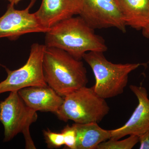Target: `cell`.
Masks as SVG:
<instances>
[{
    "label": "cell",
    "instance_id": "cell-1",
    "mask_svg": "<svg viewBox=\"0 0 149 149\" xmlns=\"http://www.w3.org/2000/svg\"><path fill=\"white\" fill-rule=\"evenodd\" d=\"M45 34L46 47L63 50L78 60L88 52H104L107 50L103 37L96 34L95 29L80 15L60 22Z\"/></svg>",
    "mask_w": 149,
    "mask_h": 149
},
{
    "label": "cell",
    "instance_id": "cell-2",
    "mask_svg": "<svg viewBox=\"0 0 149 149\" xmlns=\"http://www.w3.org/2000/svg\"><path fill=\"white\" fill-rule=\"evenodd\" d=\"M43 68L48 86L63 97L86 86L88 82L83 62L58 48L45 46Z\"/></svg>",
    "mask_w": 149,
    "mask_h": 149
},
{
    "label": "cell",
    "instance_id": "cell-3",
    "mask_svg": "<svg viewBox=\"0 0 149 149\" xmlns=\"http://www.w3.org/2000/svg\"><path fill=\"white\" fill-rule=\"evenodd\" d=\"M104 52H90L83 59L91 67L95 83L92 87L102 98H111L121 95L128 84L130 72L138 68L140 63H113L109 61Z\"/></svg>",
    "mask_w": 149,
    "mask_h": 149
},
{
    "label": "cell",
    "instance_id": "cell-4",
    "mask_svg": "<svg viewBox=\"0 0 149 149\" xmlns=\"http://www.w3.org/2000/svg\"><path fill=\"white\" fill-rule=\"evenodd\" d=\"M110 108L105 99L99 96L92 87H82L63 97L55 114L61 120L74 123H99L108 114Z\"/></svg>",
    "mask_w": 149,
    "mask_h": 149
},
{
    "label": "cell",
    "instance_id": "cell-5",
    "mask_svg": "<svg viewBox=\"0 0 149 149\" xmlns=\"http://www.w3.org/2000/svg\"><path fill=\"white\" fill-rule=\"evenodd\" d=\"M37 111L25 104L18 91L11 92L0 102V121L4 129V142H8L19 133H23L27 149H36L29 128L37 120Z\"/></svg>",
    "mask_w": 149,
    "mask_h": 149
},
{
    "label": "cell",
    "instance_id": "cell-6",
    "mask_svg": "<svg viewBox=\"0 0 149 149\" xmlns=\"http://www.w3.org/2000/svg\"><path fill=\"white\" fill-rule=\"evenodd\" d=\"M45 45L32 44L27 62L18 69L11 70L5 68L7 77L0 83V94L18 91L33 86H46L43 68V59Z\"/></svg>",
    "mask_w": 149,
    "mask_h": 149
},
{
    "label": "cell",
    "instance_id": "cell-7",
    "mask_svg": "<svg viewBox=\"0 0 149 149\" xmlns=\"http://www.w3.org/2000/svg\"><path fill=\"white\" fill-rule=\"evenodd\" d=\"M83 7L79 15L94 29L114 27L126 31L117 0H81Z\"/></svg>",
    "mask_w": 149,
    "mask_h": 149
},
{
    "label": "cell",
    "instance_id": "cell-8",
    "mask_svg": "<svg viewBox=\"0 0 149 149\" xmlns=\"http://www.w3.org/2000/svg\"><path fill=\"white\" fill-rule=\"evenodd\" d=\"M35 1L32 0L27 8L22 10L15 9L14 5H9L5 13L0 17V39L15 40L28 33L49 31L40 25L34 13H30Z\"/></svg>",
    "mask_w": 149,
    "mask_h": 149
},
{
    "label": "cell",
    "instance_id": "cell-9",
    "mask_svg": "<svg viewBox=\"0 0 149 149\" xmlns=\"http://www.w3.org/2000/svg\"><path fill=\"white\" fill-rule=\"evenodd\" d=\"M130 88L138 99V105L124 125L110 130L112 140H119L130 135L139 136L149 130V99L147 90L135 85H130Z\"/></svg>",
    "mask_w": 149,
    "mask_h": 149
},
{
    "label": "cell",
    "instance_id": "cell-10",
    "mask_svg": "<svg viewBox=\"0 0 149 149\" xmlns=\"http://www.w3.org/2000/svg\"><path fill=\"white\" fill-rule=\"evenodd\" d=\"M82 7L81 0H42L34 14L40 25L49 30L60 22L79 15Z\"/></svg>",
    "mask_w": 149,
    "mask_h": 149
},
{
    "label": "cell",
    "instance_id": "cell-11",
    "mask_svg": "<svg viewBox=\"0 0 149 149\" xmlns=\"http://www.w3.org/2000/svg\"><path fill=\"white\" fill-rule=\"evenodd\" d=\"M18 93L27 106L37 112L55 113L63 101V97L48 85L27 87L19 90Z\"/></svg>",
    "mask_w": 149,
    "mask_h": 149
},
{
    "label": "cell",
    "instance_id": "cell-12",
    "mask_svg": "<svg viewBox=\"0 0 149 149\" xmlns=\"http://www.w3.org/2000/svg\"><path fill=\"white\" fill-rule=\"evenodd\" d=\"M126 26L143 30L149 24V0H117Z\"/></svg>",
    "mask_w": 149,
    "mask_h": 149
},
{
    "label": "cell",
    "instance_id": "cell-13",
    "mask_svg": "<svg viewBox=\"0 0 149 149\" xmlns=\"http://www.w3.org/2000/svg\"><path fill=\"white\" fill-rule=\"evenodd\" d=\"M77 133L76 149H97L101 143L111 139L110 130H105L97 123H74Z\"/></svg>",
    "mask_w": 149,
    "mask_h": 149
},
{
    "label": "cell",
    "instance_id": "cell-14",
    "mask_svg": "<svg viewBox=\"0 0 149 149\" xmlns=\"http://www.w3.org/2000/svg\"><path fill=\"white\" fill-rule=\"evenodd\" d=\"M139 142V136L130 135L129 137L122 141L110 139L101 143L97 149H131Z\"/></svg>",
    "mask_w": 149,
    "mask_h": 149
},
{
    "label": "cell",
    "instance_id": "cell-15",
    "mask_svg": "<svg viewBox=\"0 0 149 149\" xmlns=\"http://www.w3.org/2000/svg\"><path fill=\"white\" fill-rule=\"evenodd\" d=\"M43 135L49 148H59L64 145V137L62 133H55L50 130H44Z\"/></svg>",
    "mask_w": 149,
    "mask_h": 149
},
{
    "label": "cell",
    "instance_id": "cell-16",
    "mask_svg": "<svg viewBox=\"0 0 149 149\" xmlns=\"http://www.w3.org/2000/svg\"><path fill=\"white\" fill-rule=\"evenodd\" d=\"M64 137V145L68 148L76 149L77 133L73 125H67L62 130Z\"/></svg>",
    "mask_w": 149,
    "mask_h": 149
},
{
    "label": "cell",
    "instance_id": "cell-17",
    "mask_svg": "<svg viewBox=\"0 0 149 149\" xmlns=\"http://www.w3.org/2000/svg\"><path fill=\"white\" fill-rule=\"evenodd\" d=\"M139 137L140 149H149V130Z\"/></svg>",
    "mask_w": 149,
    "mask_h": 149
},
{
    "label": "cell",
    "instance_id": "cell-18",
    "mask_svg": "<svg viewBox=\"0 0 149 149\" xmlns=\"http://www.w3.org/2000/svg\"><path fill=\"white\" fill-rule=\"evenodd\" d=\"M142 31L143 35L147 38H149V24L146 28L143 29Z\"/></svg>",
    "mask_w": 149,
    "mask_h": 149
},
{
    "label": "cell",
    "instance_id": "cell-19",
    "mask_svg": "<svg viewBox=\"0 0 149 149\" xmlns=\"http://www.w3.org/2000/svg\"><path fill=\"white\" fill-rule=\"evenodd\" d=\"M9 2L10 4L13 5H17L19 2H20L21 0H7Z\"/></svg>",
    "mask_w": 149,
    "mask_h": 149
},
{
    "label": "cell",
    "instance_id": "cell-20",
    "mask_svg": "<svg viewBox=\"0 0 149 149\" xmlns=\"http://www.w3.org/2000/svg\"><path fill=\"white\" fill-rule=\"evenodd\" d=\"M148 63L149 64V61L148 62Z\"/></svg>",
    "mask_w": 149,
    "mask_h": 149
},
{
    "label": "cell",
    "instance_id": "cell-21",
    "mask_svg": "<svg viewBox=\"0 0 149 149\" xmlns=\"http://www.w3.org/2000/svg\"><path fill=\"white\" fill-rule=\"evenodd\" d=\"M32 1H35V0H32Z\"/></svg>",
    "mask_w": 149,
    "mask_h": 149
},
{
    "label": "cell",
    "instance_id": "cell-22",
    "mask_svg": "<svg viewBox=\"0 0 149 149\" xmlns=\"http://www.w3.org/2000/svg\"><path fill=\"white\" fill-rule=\"evenodd\" d=\"M0 68H1V65H0Z\"/></svg>",
    "mask_w": 149,
    "mask_h": 149
}]
</instances>
